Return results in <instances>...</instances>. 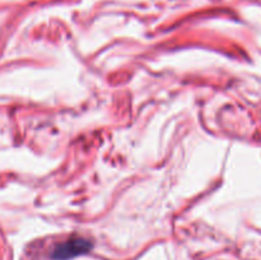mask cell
<instances>
[{
    "mask_svg": "<svg viewBox=\"0 0 261 260\" xmlns=\"http://www.w3.org/2000/svg\"><path fill=\"white\" fill-rule=\"evenodd\" d=\"M93 247V242L84 237H73L61 244L56 245L53 250L51 259L53 260H71L81 255L88 254Z\"/></svg>",
    "mask_w": 261,
    "mask_h": 260,
    "instance_id": "6da1fadb",
    "label": "cell"
}]
</instances>
